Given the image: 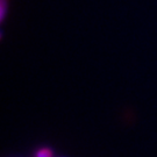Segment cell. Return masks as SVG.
<instances>
[{
    "label": "cell",
    "mask_w": 157,
    "mask_h": 157,
    "mask_svg": "<svg viewBox=\"0 0 157 157\" xmlns=\"http://www.w3.org/2000/svg\"><path fill=\"white\" fill-rule=\"evenodd\" d=\"M51 156H52V151H51L50 149H47V148L41 149L36 154V157H51Z\"/></svg>",
    "instance_id": "obj_1"
},
{
    "label": "cell",
    "mask_w": 157,
    "mask_h": 157,
    "mask_svg": "<svg viewBox=\"0 0 157 157\" xmlns=\"http://www.w3.org/2000/svg\"><path fill=\"white\" fill-rule=\"evenodd\" d=\"M7 1L6 0H1V20H4L5 19V14H6V4Z\"/></svg>",
    "instance_id": "obj_2"
}]
</instances>
